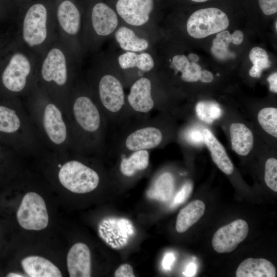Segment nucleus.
<instances>
[{"label": "nucleus", "mask_w": 277, "mask_h": 277, "mask_svg": "<svg viewBox=\"0 0 277 277\" xmlns=\"http://www.w3.org/2000/svg\"><path fill=\"white\" fill-rule=\"evenodd\" d=\"M65 114L70 133L71 153L88 156L105 155L108 124L83 74L70 93Z\"/></svg>", "instance_id": "nucleus-1"}, {"label": "nucleus", "mask_w": 277, "mask_h": 277, "mask_svg": "<svg viewBox=\"0 0 277 277\" xmlns=\"http://www.w3.org/2000/svg\"><path fill=\"white\" fill-rule=\"evenodd\" d=\"M84 75L96 102L107 121L109 129L129 120L123 75L114 54H99Z\"/></svg>", "instance_id": "nucleus-2"}, {"label": "nucleus", "mask_w": 277, "mask_h": 277, "mask_svg": "<svg viewBox=\"0 0 277 277\" xmlns=\"http://www.w3.org/2000/svg\"><path fill=\"white\" fill-rule=\"evenodd\" d=\"M82 57L58 37L39 56L37 83L64 113L70 93L82 74Z\"/></svg>", "instance_id": "nucleus-3"}, {"label": "nucleus", "mask_w": 277, "mask_h": 277, "mask_svg": "<svg viewBox=\"0 0 277 277\" xmlns=\"http://www.w3.org/2000/svg\"><path fill=\"white\" fill-rule=\"evenodd\" d=\"M45 149L59 154L71 153V136L63 110L39 84L23 99Z\"/></svg>", "instance_id": "nucleus-4"}, {"label": "nucleus", "mask_w": 277, "mask_h": 277, "mask_svg": "<svg viewBox=\"0 0 277 277\" xmlns=\"http://www.w3.org/2000/svg\"><path fill=\"white\" fill-rule=\"evenodd\" d=\"M0 101V143L23 157H40L47 150L20 98Z\"/></svg>", "instance_id": "nucleus-5"}, {"label": "nucleus", "mask_w": 277, "mask_h": 277, "mask_svg": "<svg viewBox=\"0 0 277 277\" xmlns=\"http://www.w3.org/2000/svg\"><path fill=\"white\" fill-rule=\"evenodd\" d=\"M38 60L16 36L0 57V96L24 98L37 83Z\"/></svg>", "instance_id": "nucleus-6"}, {"label": "nucleus", "mask_w": 277, "mask_h": 277, "mask_svg": "<svg viewBox=\"0 0 277 277\" xmlns=\"http://www.w3.org/2000/svg\"><path fill=\"white\" fill-rule=\"evenodd\" d=\"M164 115L154 117L130 118L112 130L110 143L107 144V152L115 156L139 150H148L161 147L167 133Z\"/></svg>", "instance_id": "nucleus-7"}, {"label": "nucleus", "mask_w": 277, "mask_h": 277, "mask_svg": "<svg viewBox=\"0 0 277 277\" xmlns=\"http://www.w3.org/2000/svg\"><path fill=\"white\" fill-rule=\"evenodd\" d=\"M17 23V37L38 56L58 37L56 21H50L43 4L31 5Z\"/></svg>", "instance_id": "nucleus-8"}, {"label": "nucleus", "mask_w": 277, "mask_h": 277, "mask_svg": "<svg viewBox=\"0 0 277 277\" xmlns=\"http://www.w3.org/2000/svg\"><path fill=\"white\" fill-rule=\"evenodd\" d=\"M57 169V177L60 184L69 191L84 194L90 192L98 186L99 173L85 163L86 156L72 153L59 154L47 151Z\"/></svg>", "instance_id": "nucleus-9"}, {"label": "nucleus", "mask_w": 277, "mask_h": 277, "mask_svg": "<svg viewBox=\"0 0 277 277\" xmlns=\"http://www.w3.org/2000/svg\"><path fill=\"white\" fill-rule=\"evenodd\" d=\"M121 23L112 8L103 2L95 4L87 19H82L81 46L83 54L94 53L112 37Z\"/></svg>", "instance_id": "nucleus-10"}, {"label": "nucleus", "mask_w": 277, "mask_h": 277, "mask_svg": "<svg viewBox=\"0 0 277 277\" xmlns=\"http://www.w3.org/2000/svg\"><path fill=\"white\" fill-rule=\"evenodd\" d=\"M161 83L152 72L135 79L128 87L126 103L129 119L151 116L155 110L165 109L159 95Z\"/></svg>", "instance_id": "nucleus-11"}, {"label": "nucleus", "mask_w": 277, "mask_h": 277, "mask_svg": "<svg viewBox=\"0 0 277 277\" xmlns=\"http://www.w3.org/2000/svg\"><path fill=\"white\" fill-rule=\"evenodd\" d=\"M82 19L80 10L71 1L64 0L58 5L55 18L58 37L83 56L80 41Z\"/></svg>", "instance_id": "nucleus-12"}, {"label": "nucleus", "mask_w": 277, "mask_h": 277, "mask_svg": "<svg viewBox=\"0 0 277 277\" xmlns=\"http://www.w3.org/2000/svg\"><path fill=\"white\" fill-rule=\"evenodd\" d=\"M154 0H117L115 11L122 23L154 37Z\"/></svg>", "instance_id": "nucleus-13"}, {"label": "nucleus", "mask_w": 277, "mask_h": 277, "mask_svg": "<svg viewBox=\"0 0 277 277\" xmlns=\"http://www.w3.org/2000/svg\"><path fill=\"white\" fill-rule=\"evenodd\" d=\"M229 24L227 15L216 8L198 10L188 18L186 28L188 34L202 38L226 30Z\"/></svg>", "instance_id": "nucleus-14"}, {"label": "nucleus", "mask_w": 277, "mask_h": 277, "mask_svg": "<svg viewBox=\"0 0 277 277\" xmlns=\"http://www.w3.org/2000/svg\"><path fill=\"white\" fill-rule=\"evenodd\" d=\"M16 218L25 229L39 231L46 228L49 216L44 200L36 192H27L17 209Z\"/></svg>", "instance_id": "nucleus-15"}, {"label": "nucleus", "mask_w": 277, "mask_h": 277, "mask_svg": "<svg viewBox=\"0 0 277 277\" xmlns=\"http://www.w3.org/2000/svg\"><path fill=\"white\" fill-rule=\"evenodd\" d=\"M249 231L247 223L238 219L219 228L214 234L212 245L218 253L233 251L247 237Z\"/></svg>", "instance_id": "nucleus-16"}, {"label": "nucleus", "mask_w": 277, "mask_h": 277, "mask_svg": "<svg viewBox=\"0 0 277 277\" xmlns=\"http://www.w3.org/2000/svg\"><path fill=\"white\" fill-rule=\"evenodd\" d=\"M98 233L110 247L120 248L127 245L134 231L131 223L127 219L108 218L100 223Z\"/></svg>", "instance_id": "nucleus-17"}, {"label": "nucleus", "mask_w": 277, "mask_h": 277, "mask_svg": "<svg viewBox=\"0 0 277 277\" xmlns=\"http://www.w3.org/2000/svg\"><path fill=\"white\" fill-rule=\"evenodd\" d=\"M123 51L136 53L152 51L154 37L121 23L112 36Z\"/></svg>", "instance_id": "nucleus-18"}, {"label": "nucleus", "mask_w": 277, "mask_h": 277, "mask_svg": "<svg viewBox=\"0 0 277 277\" xmlns=\"http://www.w3.org/2000/svg\"><path fill=\"white\" fill-rule=\"evenodd\" d=\"M67 265L70 277L91 276V253L87 245L83 243L74 244L68 253Z\"/></svg>", "instance_id": "nucleus-19"}, {"label": "nucleus", "mask_w": 277, "mask_h": 277, "mask_svg": "<svg viewBox=\"0 0 277 277\" xmlns=\"http://www.w3.org/2000/svg\"><path fill=\"white\" fill-rule=\"evenodd\" d=\"M119 160L118 169L125 177H133L146 170L150 163V151L139 150L117 156Z\"/></svg>", "instance_id": "nucleus-20"}, {"label": "nucleus", "mask_w": 277, "mask_h": 277, "mask_svg": "<svg viewBox=\"0 0 277 277\" xmlns=\"http://www.w3.org/2000/svg\"><path fill=\"white\" fill-rule=\"evenodd\" d=\"M22 268L30 277H61L60 270L49 260L37 255H31L21 261Z\"/></svg>", "instance_id": "nucleus-21"}, {"label": "nucleus", "mask_w": 277, "mask_h": 277, "mask_svg": "<svg viewBox=\"0 0 277 277\" xmlns=\"http://www.w3.org/2000/svg\"><path fill=\"white\" fill-rule=\"evenodd\" d=\"M203 135L204 142L210 152L214 163L224 173L231 175L234 166L224 146L209 129H204Z\"/></svg>", "instance_id": "nucleus-22"}, {"label": "nucleus", "mask_w": 277, "mask_h": 277, "mask_svg": "<svg viewBox=\"0 0 277 277\" xmlns=\"http://www.w3.org/2000/svg\"><path fill=\"white\" fill-rule=\"evenodd\" d=\"M237 277H275L276 270L273 264L263 258H247L238 266Z\"/></svg>", "instance_id": "nucleus-23"}, {"label": "nucleus", "mask_w": 277, "mask_h": 277, "mask_svg": "<svg viewBox=\"0 0 277 277\" xmlns=\"http://www.w3.org/2000/svg\"><path fill=\"white\" fill-rule=\"evenodd\" d=\"M232 149L239 155H248L253 148L254 137L251 130L241 123H233L229 128Z\"/></svg>", "instance_id": "nucleus-24"}, {"label": "nucleus", "mask_w": 277, "mask_h": 277, "mask_svg": "<svg viewBox=\"0 0 277 277\" xmlns=\"http://www.w3.org/2000/svg\"><path fill=\"white\" fill-rule=\"evenodd\" d=\"M205 205L201 200L192 201L179 212L175 228L179 233H184L195 224L204 215Z\"/></svg>", "instance_id": "nucleus-25"}, {"label": "nucleus", "mask_w": 277, "mask_h": 277, "mask_svg": "<svg viewBox=\"0 0 277 277\" xmlns=\"http://www.w3.org/2000/svg\"><path fill=\"white\" fill-rule=\"evenodd\" d=\"M174 187L175 181L173 175L168 172H163L154 179L147 194L150 199L166 202L172 197Z\"/></svg>", "instance_id": "nucleus-26"}, {"label": "nucleus", "mask_w": 277, "mask_h": 277, "mask_svg": "<svg viewBox=\"0 0 277 277\" xmlns=\"http://www.w3.org/2000/svg\"><path fill=\"white\" fill-rule=\"evenodd\" d=\"M249 58L253 64L249 73L252 77L260 78L263 70L269 68L271 62L268 58L266 50L262 48H253L249 53Z\"/></svg>", "instance_id": "nucleus-27"}, {"label": "nucleus", "mask_w": 277, "mask_h": 277, "mask_svg": "<svg viewBox=\"0 0 277 277\" xmlns=\"http://www.w3.org/2000/svg\"><path fill=\"white\" fill-rule=\"evenodd\" d=\"M258 121L262 128L268 134L277 137V109L265 107L258 114Z\"/></svg>", "instance_id": "nucleus-28"}, {"label": "nucleus", "mask_w": 277, "mask_h": 277, "mask_svg": "<svg viewBox=\"0 0 277 277\" xmlns=\"http://www.w3.org/2000/svg\"><path fill=\"white\" fill-rule=\"evenodd\" d=\"M195 111L197 117L202 121L211 124L222 115V110L216 103L201 101L197 103Z\"/></svg>", "instance_id": "nucleus-29"}, {"label": "nucleus", "mask_w": 277, "mask_h": 277, "mask_svg": "<svg viewBox=\"0 0 277 277\" xmlns=\"http://www.w3.org/2000/svg\"><path fill=\"white\" fill-rule=\"evenodd\" d=\"M264 180L266 185L277 192V160L273 157L267 159L265 166Z\"/></svg>", "instance_id": "nucleus-30"}, {"label": "nucleus", "mask_w": 277, "mask_h": 277, "mask_svg": "<svg viewBox=\"0 0 277 277\" xmlns=\"http://www.w3.org/2000/svg\"><path fill=\"white\" fill-rule=\"evenodd\" d=\"M201 71V67L199 65L191 62L189 67L179 77L180 80L185 83L196 82L200 80Z\"/></svg>", "instance_id": "nucleus-31"}, {"label": "nucleus", "mask_w": 277, "mask_h": 277, "mask_svg": "<svg viewBox=\"0 0 277 277\" xmlns=\"http://www.w3.org/2000/svg\"><path fill=\"white\" fill-rule=\"evenodd\" d=\"M192 191V184L189 181L185 182L176 194L171 204L172 207H176L185 202Z\"/></svg>", "instance_id": "nucleus-32"}, {"label": "nucleus", "mask_w": 277, "mask_h": 277, "mask_svg": "<svg viewBox=\"0 0 277 277\" xmlns=\"http://www.w3.org/2000/svg\"><path fill=\"white\" fill-rule=\"evenodd\" d=\"M0 30V57L6 48L16 37V30L3 32Z\"/></svg>", "instance_id": "nucleus-33"}, {"label": "nucleus", "mask_w": 277, "mask_h": 277, "mask_svg": "<svg viewBox=\"0 0 277 277\" xmlns=\"http://www.w3.org/2000/svg\"><path fill=\"white\" fill-rule=\"evenodd\" d=\"M260 7L266 15H271L277 11V0H258Z\"/></svg>", "instance_id": "nucleus-34"}, {"label": "nucleus", "mask_w": 277, "mask_h": 277, "mask_svg": "<svg viewBox=\"0 0 277 277\" xmlns=\"http://www.w3.org/2000/svg\"><path fill=\"white\" fill-rule=\"evenodd\" d=\"M115 277L135 276L132 267L128 264H124L119 266L114 272Z\"/></svg>", "instance_id": "nucleus-35"}, {"label": "nucleus", "mask_w": 277, "mask_h": 277, "mask_svg": "<svg viewBox=\"0 0 277 277\" xmlns=\"http://www.w3.org/2000/svg\"><path fill=\"white\" fill-rule=\"evenodd\" d=\"M211 50L213 54L219 59H226L233 57V54L231 53L228 49H220L212 46Z\"/></svg>", "instance_id": "nucleus-36"}, {"label": "nucleus", "mask_w": 277, "mask_h": 277, "mask_svg": "<svg viewBox=\"0 0 277 277\" xmlns=\"http://www.w3.org/2000/svg\"><path fill=\"white\" fill-rule=\"evenodd\" d=\"M188 140L194 144H201L204 141L203 133L199 130H192L187 134Z\"/></svg>", "instance_id": "nucleus-37"}, {"label": "nucleus", "mask_w": 277, "mask_h": 277, "mask_svg": "<svg viewBox=\"0 0 277 277\" xmlns=\"http://www.w3.org/2000/svg\"><path fill=\"white\" fill-rule=\"evenodd\" d=\"M175 260V257L173 254L168 253L166 254L163 260L162 265L164 269L166 270H170Z\"/></svg>", "instance_id": "nucleus-38"}, {"label": "nucleus", "mask_w": 277, "mask_h": 277, "mask_svg": "<svg viewBox=\"0 0 277 277\" xmlns=\"http://www.w3.org/2000/svg\"><path fill=\"white\" fill-rule=\"evenodd\" d=\"M267 81L269 83V90L273 93H277V73L274 72L270 75Z\"/></svg>", "instance_id": "nucleus-39"}, {"label": "nucleus", "mask_w": 277, "mask_h": 277, "mask_svg": "<svg viewBox=\"0 0 277 277\" xmlns=\"http://www.w3.org/2000/svg\"><path fill=\"white\" fill-rule=\"evenodd\" d=\"M243 32L240 30H235L231 34V43L235 45H240L243 42Z\"/></svg>", "instance_id": "nucleus-40"}, {"label": "nucleus", "mask_w": 277, "mask_h": 277, "mask_svg": "<svg viewBox=\"0 0 277 277\" xmlns=\"http://www.w3.org/2000/svg\"><path fill=\"white\" fill-rule=\"evenodd\" d=\"M213 80V76L210 71L204 70L201 71L200 80L203 83H210Z\"/></svg>", "instance_id": "nucleus-41"}, {"label": "nucleus", "mask_w": 277, "mask_h": 277, "mask_svg": "<svg viewBox=\"0 0 277 277\" xmlns=\"http://www.w3.org/2000/svg\"><path fill=\"white\" fill-rule=\"evenodd\" d=\"M216 37L223 40L228 46L231 43V34L227 30H225L217 33Z\"/></svg>", "instance_id": "nucleus-42"}, {"label": "nucleus", "mask_w": 277, "mask_h": 277, "mask_svg": "<svg viewBox=\"0 0 277 277\" xmlns=\"http://www.w3.org/2000/svg\"><path fill=\"white\" fill-rule=\"evenodd\" d=\"M196 270V265L193 263H190L187 266L183 273L186 276H192L195 274Z\"/></svg>", "instance_id": "nucleus-43"}, {"label": "nucleus", "mask_w": 277, "mask_h": 277, "mask_svg": "<svg viewBox=\"0 0 277 277\" xmlns=\"http://www.w3.org/2000/svg\"><path fill=\"white\" fill-rule=\"evenodd\" d=\"M212 46L220 49H227L228 46L226 45L225 42L217 37L213 39L212 41Z\"/></svg>", "instance_id": "nucleus-44"}, {"label": "nucleus", "mask_w": 277, "mask_h": 277, "mask_svg": "<svg viewBox=\"0 0 277 277\" xmlns=\"http://www.w3.org/2000/svg\"><path fill=\"white\" fill-rule=\"evenodd\" d=\"M11 150H13L4 144L2 145L0 144V156Z\"/></svg>", "instance_id": "nucleus-45"}, {"label": "nucleus", "mask_w": 277, "mask_h": 277, "mask_svg": "<svg viewBox=\"0 0 277 277\" xmlns=\"http://www.w3.org/2000/svg\"><path fill=\"white\" fill-rule=\"evenodd\" d=\"M187 57L190 61L193 63H197L200 59L199 56L197 55L192 53H189Z\"/></svg>", "instance_id": "nucleus-46"}, {"label": "nucleus", "mask_w": 277, "mask_h": 277, "mask_svg": "<svg viewBox=\"0 0 277 277\" xmlns=\"http://www.w3.org/2000/svg\"><path fill=\"white\" fill-rule=\"evenodd\" d=\"M7 276L8 277H23L25 276L22 274L16 273L14 272H11V273H8Z\"/></svg>", "instance_id": "nucleus-47"}, {"label": "nucleus", "mask_w": 277, "mask_h": 277, "mask_svg": "<svg viewBox=\"0 0 277 277\" xmlns=\"http://www.w3.org/2000/svg\"><path fill=\"white\" fill-rule=\"evenodd\" d=\"M191 1L195 2H204L207 1L208 0H191Z\"/></svg>", "instance_id": "nucleus-48"}]
</instances>
